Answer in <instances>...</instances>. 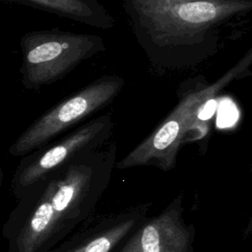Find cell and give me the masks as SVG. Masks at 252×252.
I'll return each instance as SVG.
<instances>
[{
	"label": "cell",
	"mask_w": 252,
	"mask_h": 252,
	"mask_svg": "<svg viewBox=\"0 0 252 252\" xmlns=\"http://www.w3.org/2000/svg\"><path fill=\"white\" fill-rule=\"evenodd\" d=\"M113 128L112 112L107 111L23 157L11 179L12 193L19 199L27 188L47 174L63 167L77 157L104 146L110 141Z\"/></svg>",
	"instance_id": "6"
},
{
	"label": "cell",
	"mask_w": 252,
	"mask_h": 252,
	"mask_svg": "<svg viewBox=\"0 0 252 252\" xmlns=\"http://www.w3.org/2000/svg\"><path fill=\"white\" fill-rule=\"evenodd\" d=\"M20 47L21 83L29 91L60 81L82 62L105 50L103 39L97 34L58 28L24 33Z\"/></svg>",
	"instance_id": "4"
},
{
	"label": "cell",
	"mask_w": 252,
	"mask_h": 252,
	"mask_svg": "<svg viewBox=\"0 0 252 252\" xmlns=\"http://www.w3.org/2000/svg\"><path fill=\"white\" fill-rule=\"evenodd\" d=\"M252 47L214 83L202 75L189 79L177 90L178 101L155 130L116 162L115 168L155 166L169 171L176 165L181 147L207 133L202 115L217 95L234 81L252 75Z\"/></svg>",
	"instance_id": "3"
},
{
	"label": "cell",
	"mask_w": 252,
	"mask_h": 252,
	"mask_svg": "<svg viewBox=\"0 0 252 252\" xmlns=\"http://www.w3.org/2000/svg\"><path fill=\"white\" fill-rule=\"evenodd\" d=\"M75 21L92 28L109 30L115 25L112 14L98 0H1Z\"/></svg>",
	"instance_id": "9"
},
{
	"label": "cell",
	"mask_w": 252,
	"mask_h": 252,
	"mask_svg": "<svg viewBox=\"0 0 252 252\" xmlns=\"http://www.w3.org/2000/svg\"><path fill=\"white\" fill-rule=\"evenodd\" d=\"M180 192L158 215L147 217L113 252H194L195 227L186 223Z\"/></svg>",
	"instance_id": "7"
},
{
	"label": "cell",
	"mask_w": 252,
	"mask_h": 252,
	"mask_svg": "<svg viewBox=\"0 0 252 252\" xmlns=\"http://www.w3.org/2000/svg\"><path fill=\"white\" fill-rule=\"evenodd\" d=\"M114 141L27 188L3 225L7 252H48L94 214L116 165Z\"/></svg>",
	"instance_id": "1"
},
{
	"label": "cell",
	"mask_w": 252,
	"mask_h": 252,
	"mask_svg": "<svg viewBox=\"0 0 252 252\" xmlns=\"http://www.w3.org/2000/svg\"><path fill=\"white\" fill-rule=\"evenodd\" d=\"M152 205L142 203L91 220L48 252H113L148 217Z\"/></svg>",
	"instance_id": "8"
},
{
	"label": "cell",
	"mask_w": 252,
	"mask_h": 252,
	"mask_svg": "<svg viewBox=\"0 0 252 252\" xmlns=\"http://www.w3.org/2000/svg\"><path fill=\"white\" fill-rule=\"evenodd\" d=\"M125 80L103 75L63 98L37 117L8 149L12 157L23 158L58 139L60 135L111 104Z\"/></svg>",
	"instance_id": "5"
},
{
	"label": "cell",
	"mask_w": 252,
	"mask_h": 252,
	"mask_svg": "<svg viewBox=\"0 0 252 252\" xmlns=\"http://www.w3.org/2000/svg\"><path fill=\"white\" fill-rule=\"evenodd\" d=\"M128 25L160 72L191 69L215 55L220 32L252 14V0H121Z\"/></svg>",
	"instance_id": "2"
}]
</instances>
